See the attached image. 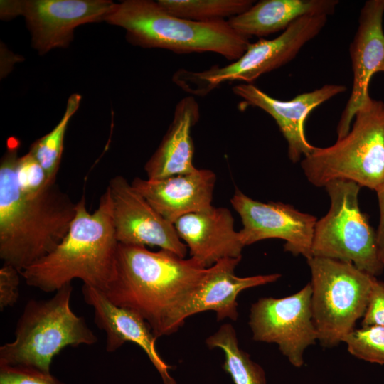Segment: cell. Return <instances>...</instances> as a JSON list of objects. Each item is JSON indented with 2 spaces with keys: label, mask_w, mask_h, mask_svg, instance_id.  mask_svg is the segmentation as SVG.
Here are the masks:
<instances>
[{
  "label": "cell",
  "mask_w": 384,
  "mask_h": 384,
  "mask_svg": "<svg viewBox=\"0 0 384 384\" xmlns=\"http://www.w3.org/2000/svg\"><path fill=\"white\" fill-rule=\"evenodd\" d=\"M208 271L192 257L119 243L116 278L102 292L140 316L159 338L183 324L182 312Z\"/></svg>",
  "instance_id": "6da1fadb"
},
{
  "label": "cell",
  "mask_w": 384,
  "mask_h": 384,
  "mask_svg": "<svg viewBox=\"0 0 384 384\" xmlns=\"http://www.w3.org/2000/svg\"><path fill=\"white\" fill-rule=\"evenodd\" d=\"M19 142L8 140L0 161V258L20 272L53 251L69 231L76 204L56 182L37 193L16 176Z\"/></svg>",
  "instance_id": "7a4b0ae2"
},
{
  "label": "cell",
  "mask_w": 384,
  "mask_h": 384,
  "mask_svg": "<svg viewBox=\"0 0 384 384\" xmlns=\"http://www.w3.org/2000/svg\"><path fill=\"white\" fill-rule=\"evenodd\" d=\"M117 239L107 188L93 213L82 196L67 235L56 247L21 272L26 283L53 292L75 279L105 292L117 275Z\"/></svg>",
  "instance_id": "3957f363"
},
{
  "label": "cell",
  "mask_w": 384,
  "mask_h": 384,
  "mask_svg": "<svg viewBox=\"0 0 384 384\" xmlns=\"http://www.w3.org/2000/svg\"><path fill=\"white\" fill-rule=\"evenodd\" d=\"M104 21L126 31L127 41L145 48L176 54L211 52L236 60L250 43L228 20L193 21L167 12L156 1L124 0L114 3Z\"/></svg>",
  "instance_id": "277c9868"
},
{
  "label": "cell",
  "mask_w": 384,
  "mask_h": 384,
  "mask_svg": "<svg viewBox=\"0 0 384 384\" xmlns=\"http://www.w3.org/2000/svg\"><path fill=\"white\" fill-rule=\"evenodd\" d=\"M71 283L46 300H29L19 317L14 339L0 347V365L50 373L53 358L68 346L92 345L97 338L71 309Z\"/></svg>",
  "instance_id": "5b68a950"
},
{
  "label": "cell",
  "mask_w": 384,
  "mask_h": 384,
  "mask_svg": "<svg viewBox=\"0 0 384 384\" xmlns=\"http://www.w3.org/2000/svg\"><path fill=\"white\" fill-rule=\"evenodd\" d=\"M301 166L316 187L346 180L376 191L384 183V103L369 97L348 133L333 145L315 147Z\"/></svg>",
  "instance_id": "8992f818"
},
{
  "label": "cell",
  "mask_w": 384,
  "mask_h": 384,
  "mask_svg": "<svg viewBox=\"0 0 384 384\" xmlns=\"http://www.w3.org/2000/svg\"><path fill=\"white\" fill-rule=\"evenodd\" d=\"M311 272V306L318 341L325 347L343 342L367 308L373 277L351 262L326 257L306 260Z\"/></svg>",
  "instance_id": "52a82bcc"
},
{
  "label": "cell",
  "mask_w": 384,
  "mask_h": 384,
  "mask_svg": "<svg viewBox=\"0 0 384 384\" xmlns=\"http://www.w3.org/2000/svg\"><path fill=\"white\" fill-rule=\"evenodd\" d=\"M361 188L346 180L332 181L325 186L330 207L316 221L311 253L312 257L351 262L376 277L384 265L378 257L376 233L360 209Z\"/></svg>",
  "instance_id": "ba28073f"
},
{
  "label": "cell",
  "mask_w": 384,
  "mask_h": 384,
  "mask_svg": "<svg viewBox=\"0 0 384 384\" xmlns=\"http://www.w3.org/2000/svg\"><path fill=\"white\" fill-rule=\"evenodd\" d=\"M327 16H303L273 39L260 38L250 43L236 60L225 66L213 65L208 70L176 71L173 80L190 94L204 96L220 84L240 81L252 84L263 74L276 70L294 59L304 46L324 28Z\"/></svg>",
  "instance_id": "9c48e42d"
},
{
  "label": "cell",
  "mask_w": 384,
  "mask_h": 384,
  "mask_svg": "<svg viewBox=\"0 0 384 384\" xmlns=\"http://www.w3.org/2000/svg\"><path fill=\"white\" fill-rule=\"evenodd\" d=\"M114 4L110 0H4L0 14L4 20L23 16L32 47L44 55L68 47L78 26L104 21Z\"/></svg>",
  "instance_id": "30bf717a"
},
{
  "label": "cell",
  "mask_w": 384,
  "mask_h": 384,
  "mask_svg": "<svg viewBox=\"0 0 384 384\" xmlns=\"http://www.w3.org/2000/svg\"><path fill=\"white\" fill-rule=\"evenodd\" d=\"M311 287L282 297H262L255 302L249 326L256 341L276 343L292 365H304V353L318 341L311 306Z\"/></svg>",
  "instance_id": "8fae6325"
},
{
  "label": "cell",
  "mask_w": 384,
  "mask_h": 384,
  "mask_svg": "<svg viewBox=\"0 0 384 384\" xmlns=\"http://www.w3.org/2000/svg\"><path fill=\"white\" fill-rule=\"evenodd\" d=\"M230 203L239 214L242 228L239 231L246 246L260 240H284V250L293 255L312 257L314 233L317 219L282 202L264 203L251 198L236 188Z\"/></svg>",
  "instance_id": "7c38bea8"
},
{
  "label": "cell",
  "mask_w": 384,
  "mask_h": 384,
  "mask_svg": "<svg viewBox=\"0 0 384 384\" xmlns=\"http://www.w3.org/2000/svg\"><path fill=\"white\" fill-rule=\"evenodd\" d=\"M110 192L115 234L119 243L157 246L185 258L186 245L174 225L163 218L122 176L112 178Z\"/></svg>",
  "instance_id": "4fadbf2b"
},
{
  "label": "cell",
  "mask_w": 384,
  "mask_h": 384,
  "mask_svg": "<svg viewBox=\"0 0 384 384\" xmlns=\"http://www.w3.org/2000/svg\"><path fill=\"white\" fill-rule=\"evenodd\" d=\"M346 90L343 85L326 84L313 91L299 94L292 100H280L253 84L240 83L232 89L244 102L262 110L274 119L287 141L288 157L293 163L299 161L316 147L308 142L304 133V124L309 114Z\"/></svg>",
  "instance_id": "5bb4252c"
},
{
  "label": "cell",
  "mask_w": 384,
  "mask_h": 384,
  "mask_svg": "<svg viewBox=\"0 0 384 384\" xmlns=\"http://www.w3.org/2000/svg\"><path fill=\"white\" fill-rule=\"evenodd\" d=\"M384 0H369L362 7L358 27L350 46L352 90L337 126V139L346 136L358 110L370 97L372 76L384 60Z\"/></svg>",
  "instance_id": "9a60e30c"
},
{
  "label": "cell",
  "mask_w": 384,
  "mask_h": 384,
  "mask_svg": "<svg viewBox=\"0 0 384 384\" xmlns=\"http://www.w3.org/2000/svg\"><path fill=\"white\" fill-rule=\"evenodd\" d=\"M216 176L207 169L161 179L137 177L132 186L166 220L174 223L182 216L209 209L212 206Z\"/></svg>",
  "instance_id": "2e32d148"
},
{
  "label": "cell",
  "mask_w": 384,
  "mask_h": 384,
  "mask_svg": "<svg viewBox=\"0 0 384 384\" xmlns=\"http://www.w3.org/2000/svg\"><path fill=\"white\" fill-rule=\"evenodd\" d=\"M85 302L92 306L97 326L106 334V351L112 353L126 342L139 346L159 373L163 384H177L170 374L171 366L156 348L157 337L137 314L113 304L102 291L83 284Z\"/></svg>",
  "instance_id": "e0dca14e"
},
{
  "label": "cell",
  "mask_w": 384,
  "mask_h": 384,
  "mask_svg": "<svg viewBox=\"0 0 384 384\" xmlns=\"http://www.w3.org/2000/svg\"><path fill=\"white\" fill-rule=\"evenodd\" d=\"M174 227L192 257L204 267L225 258L242 257L240 233L234 228V218L224 207L212 206L178 218Z\"/></svg>",
  "instance_id": "ac0fdd59"
},
{
  "label": "cell",
  "mask_w": 384,
  "mask_h": 384,
  "mask_svg": "<svg viewBox=\"0 0 384 384\" xmlns=\"http://www.w3.org/2000/svg\"><path fill=\"white\" fill-rule=\"evenodd\" d=\"M240 258L223 259L209 267V271L184 308L181 321L195 314L214 311L218 321L238 317L237 298L243 290L276 282L281 274L274 273L238 277L235 269Z\"/></svg>",
  "instance_id": "d6986e66"
},
{
  "label": "cell",
  "mask_w": 384,
  "mask_h": 384,
  "mask_svg": "<svg viewBox=\"0 0 384 384\" xmlns=\"http://www.w3.org/2000/svg\"><path fill=\"white\" fill-rule=\"evenodd\" d=\"M199 106L187 96L176 105L172 122L159 146L144 166L147 178L161 179L194 171L191 128L199 119Z\"/></svg>",
  "instance_id": "ffe728a7"
},
{
  "label": "cell",
  "mask_w": 384,
  "mask_h": 384,
  "mask_svg": "<svg viewBox=\"0 0 384 384\" xmlns=\"http://www.w3.org/2000/svg\"><path fill=\"white\" fill-rule=\"evenodd\" d=\"M338 4L336 0H262L228 21L240 35L262 38L284 31L303 16L333 14Z\"/></svg>",
  "instance_id": "44dd1931"
},
{
  "label": "cell",
  "mask_w": 384,
  "mask_h": 384,
  "mask_svg": "<svg viewBox=\"0 0 384 384\" xmlns=\"http://www.w3.org/2000/svg\"><path fill=\"white\" fill-rule=\"evenodd\" d=\"M210 348H220L224 353L223 368L235 384H267L262 368L240 348L236 332L230 324L222 325L206 341Z\"/></svg>",
  "instance_id": "7402d4cb"
},
{
  "label": "cell",
  "mask_w": 384,
  "mask_h": 384,
  "mask_svg": "<svg viewBox=\"0 0 384 384\" xmlns=\"http://www.w3.org/2000/svg\"><path fill=\"white\" fill-rule=\"evenodd\" d=\"M167 12L177 17L198 21H226L248 10L252 0H158Z\"/></svg>",
  "instance_id": "603a6c76"
},
{
  "label": "cell",
  "mask_w": 384,
  "mask_h": 384,
  "mask_svg": "<svg viewBox=\"0 0 384 384\" xmlns=\"http://www.w3.org/2000/svg\"><path fill=\"white\" fill-rule=\"evenodd\" d=\"M81 100L80 95H71L68 100L64 114L58 124L30 146L28 153L42 166L49 182H55L63 151L65 132L70 120L79 108Z\"/></svg>",
  "instance_id": "cb8c5ba5"
},
{
  "label": "cell",
  "mask_w": 384,
  "mask_h": 384,
  "mask_svg": "<svg viewBox=\"0 0 384 384\" xmlns=\"http://www.w3.org/2000/svg\"><path fill=\"white\" fill-rule=\"evenodd\" d=\"M353 356L370 363L384 365V326L372 325L354 329L343 339Z\"/></svg>",
  "instance_id": "d4e9b609"
},
{
  "label": "cell",
  "mask_w": 384,
  "mask_h": 384,
  "mask_svg": "<svg viewBox=\"0 0 384 384\" xmlns=\"http://www.w3.org/2000/svg\"><path fill=\"white\" fill-rule=\"evenodd\" d=\"M16 176L21 189L28 193H37L54 183L49 182L42 166L28 152L18 157Z\"/></svg>",
  "instance_id": "484cf974"
},
{
  "label": "cell",
  "mask_w": 384,
  "mask_h": 384,
  "mask_svg": "<svg viewBox=\"0 0 384 384\" xmlns=\"http://www.w3.org/2000/svg\"><path fill=\"white\" fill-rule=\"evenodd\" d=\"M0 384H63L51 373L10 366L0 365Z\"/></svg>",
  "instance_id": "4316f807"
},
{
  "label": "cell",
  "mask_w": 384,
  "mask_h": 384,
  "mask_svg": "<svg viewBox=\"0 0 384 384\" xmlns=\"http://www.w3.org/2000/svg\"><path fill=\"white\" fill-rule=\"evenodd\" d=\"M21 272L11 265L4 264L0 269L1 311L15 304L19 297Z\"/></svg>",
  "instance_id": "83f0119b"
},
{
  "label": "cell",
  "mask_w": 384,
  "mask_h": 384,
  "mask_svg": "<svg viewBox=\"0 0 384 384\" xmlns=\"http://www.w3.org/2000/svg\"><path fill=\"white\" fill-rule=\"evenodd\" d=\"M362 326H384V282L374 278L366 310L361 321Z\"/></svg>",
  "instance_id": "f1b7e54d"
},
{
  "label": "cell",
  "mask_w": 384,
  "mask_h": 384,
  "mask_svg": "<svg viewBox=\"0 0 384 384\" xmlns=\"http://www.w3.org/2000/svg\"><path fill=\"white\" fill-rule=\"evenodd\" d=\"M378 196L380 219L376 233L378 257L384 265V183L375 191Z\"/></svg>",
  "instance_id": "f546056e"
},
{
  "label": "cell",
  "mask_w": 384,
  "mask_h": 384,
  "mask_svg": "<svg viewBox=\"0 0 384 384\" xmlns=\"http://www.w3.org/2000/svg\"><path fill=\"white\" fill-rule=\"evenodd\" d=\"M378 72H384V60L382 62L381 65H380Z\"/></svg>",
  "instance_id": "4dcf8cb0"
}]
</instances>
